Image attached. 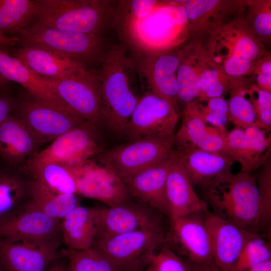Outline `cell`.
I'll use <instances>...</instances> for the list:
<instances>
[{"mask_svg": "<svg viewBox=\"0 0 271 271\" xmlns=\"http://www.w3.org/2000/svg\"><path fill=\"white\" fill-rule=\"evenodd\" d=\"M96 75L100 84L104 128L121 135L141 96L136 61L122 46L105 52Z\"/></svg>", "mask_w": 271, "mask_h": 271, "instance_id": "cell-1", "label": "cell"}, {"mask_svg": "<svg viewBox=\"0 0 271 271\" xmlns=\"http://www.w3.org/2000/svg\"><path fill=\"white\" fill-rule=\"evenodd\" d=\"M204 187V200L212 213L247 231L262 235L260 198L255 174L242 171L233 174L229 170Z\"/></svg>", "mask_w": 271, "mask_h": 271, "instance_id": "cell-2", "label": "cell"}, {"mask_svg": "<svg viewBox=\"0 0 271 271\" xmlns=\"http://www.w3.org/2000/svg\"><path fill=\"white\" fill-rule=\"evenodd\" d=\"M209 35L203 47L212 62L230 77L241 79L251 74L266 53L241 14Z\"/></svg>", "mask_w": 271, "mask_h": 271, "instance_id": "cell-3", "label": "cell"}, {"mask_svg": "<svg viewBox=\"0 0 271 271\" xmlns=\"http://www.w3.org/2000/svg\"><path fill=\"white\" fill-rule=\"evenodd\" d=\"M122 26L132 43L146 54L177 48L190 32L182 1H160L148 16Z\"/></svg>", "mask_w": 271, "mask_h": 271, "instance_id": "cell-4", "label": "cell"}, {"mask_svg": "<svg viewBox=\"0 0 271 271\" xmlns=\"http://www.w3.org/2000/svg\"><path fill=\"white\" fill-rule=\"evenodd\" d=\"M115 3L105 0H35L34 21L60 30L99 35L114 22Z\"/></svg>", "mask_w": 271, "mask_h": 271, "instance_id": "cell-5", "label": "cell"}, {"mask_svg": "<svg viewBox=\"0 0 271 271\" xmlns=\"http://www.w3.org/2000/svg\"><path fill=\"white\" fill-rule=\"evenodd\" d=\"M21 46L51 51L86 66L100 62L105 52L100 35L60 30L34 21L17 36Z\"/></svg>", "mask_w": 271, "mask_h": 271, "instance_id": "cell-6", "label": "cell"}, {"mask_svg": "<svg viewBox=\"0 0 271 271\" xmlns=\"http://www.w3.org/2000/svg\"><path fill=\"white\" fill-rule=\"evenodd\" d=\"M102 129L85 121L58 137L26 163L29 172L48 163L69 165L92 159L107 149Z\"/></svg>", "mask_w": 271, "mask_h": 271, "instance_id": "cell-7", "label": "cell"}, {"mask_svg": "<svg viewBox=\"0 0 271 271\" xmlns=\"http://www.w3.org/2000/svg\"><path fill=\"white\" fill-rule=\"evenodd\" d=\"M167 239L165 230H140L95 241L92 247L119 271H141Z\"/></svg>", "mask_w": 271, "mask_h": 271, "instance_id": "cell-8", "label": "cell"}, {"mask_svg": "<svg viewBox=\"0 0 271 271\" xmlns=\"http://www.w3.org/2000/svg\"><path fill=\"white\" fill-rule=\"evenodd\" d=\"M11 114L22 121L40 146L50 143L86 121L72 111L39 99L27 92L16 98Z\"/></svg>", "mask_w": 271, "mask_h": 271, "instance_id": "cell-9", "label": "cell"}, {"mask_svg": "<svg viewBox=\"0 0 271 271\" xmlns=\"http://www.w3.org/2000/svg\"><path fill=\"white\" fill-rule=\"evenodd\" d=\"M174 137L144 139L116 145L93 158L111 169L121 180L174 156Z\"/></svg>", "mask_w": 271, "mask_h": 271, "instance_id": "cell-10", "label": "cell"}, {"mask_svg": "<svg viewBox=\"0 0 271 271\" xmlns=\"http://www.w3.org/2000/svg\"><path fill=\"white\" fill-rule=\"evenodd\" d=\"M142 93L121 135L127 141L173 137L179 112L167 100L151 92Z\"/></svg>", "mask_w": 271, "mask_h": 271, "instance_id": "cell-11", "label": "cell"}, {"mask_svg": "<svg viewBox=\"0 0 271 271\" xmlns=\"http://www.w3.org/2000/svg\"><path fill=\"white\" fill-rule=\"evenodd\" d=\"M47 81L71 110L85 121L104 129L100 84L96 73L85 68L71 76Z\"/></svg>", "mask_w": 271, "mask_h": 271, "instance_id": "cell-12", "label": "cell"}, {"mask_svg": "<svg viewBox=\"0 0 271 271\" xmlns=\"http://www.w3.org/2000/svg\"><path fill=\"white\" fill-rule=\"evenodd\" d=\"M75 181L77 195L100 201L108 207L130 199L121 179L110 168L92 158L64 165Z\"/></svg>", "mask_w": 271, "mask_h": 271, "instance_id": "cell-13", "label": "cell"}, {"mask_svg": "<svg viewBox=\"0 0 271 271\" xmlns=\"http://www.w3.org/2000/svg\"><path fill=\"white\" fill-rule=\"evenodd\" d=\"M60 246V238L0 237V262L8 271H46L64 255Z\"/></svg>", "mask_w": 271, "mask_h": 271, "instance_id": "cell-14", "label": "cell"}, {"mask_svg": "<svg viewBox=\"0 0 271 271\" xmlns=\"http://www.w3.org/2000/svg\"><path fill=\"white\" fill-rule=\"evenodd\" d=\"M98 208L99 226L94 242L130 232L165 230L164 214L133 197L114 207Z\"/></svg>", "mask_w": 271, "mask_h": 271, "instance_id": "cell-15", "label": "cell"}, {"mask_svg": "<svg viewBox=\"0 0 271 271\" xmlns=\"http://www.w3.org/2000/svg\"><path fill=\"white\" fill-rule=\"evenodd\" d=\"M182 49L146 54L136 62L140 91L153 93L170 102L179 112L177 71Z\"/></svg>", "mask_w": 271, "mask_h": 271, "instance_id": "cell-16", "label": "cell"}, {"mask_svg": "<svg viewBox=\"0 0 271 271\" xmlns=\"http://www.w3.org/2000/svg\"><path fill=\"white\" fill-rule=\"evenodd\" d=\"M223 152L239 163L240 171L253 173L270 160L271 136L256 126L234 128L225 136Z\"/></svg>", "mask_w": 271, "mask_h": 271, "instance_id": "cell-17", "label": "cell"}, {"mask_svg": "<svg viewBox=\"0 0 271 271\" xmlns=\"http://www.w3.org/2000/svg\"><path fill=\"white\" fill-rule=\"evenodd\" d=\"M205 221L214 264L221 271H236L237 262L245 244L259 234L247 231L209 210L205 213Z\"/></svg>", "mask_w": 271, "mask_h": 271, "instance_id": "cell-18", "label": "cell"}, {"mask_svg": "<svg viewBox=\"0 0 271 271\" xmlns=\"http://www.w3.org/2000/svg\"><path fill=\"white\" fill-rule=\"evenodd\" d=\"M206 211L170 219L171 239L192 263L199 265L214 263L205 221Z\"/></svg>", "mask_w": 271, "mask_h": 271, "instance_id": "cell-19", "label": "cell"}, {"mask_svg": "<svg viewBox=\"0 0 271 271\" xmlns=\"http://www.w3.org/2000/svg\"><path fill=\"white\" fill-rule=\"evenodd\" d=\"M226 133L205 122L198 112L196 99L184 106L181 125L174 136V150L196 148L212 152H223Z\"/></svg>", "mask_w": 271, "mask_h": 271, "instance_id": "cell-20", "label": "cell"}, {"mask_svg": "<svg viewBox=\"0 0 271 271\" xmlns=\"http://www.w3.org/2000/svg\"><path fill=\"white\" fill-rule=\"evenodd\" d=\"M193 187L183 165L174 153L166 185L169 219L208 210L207 203L198 197Z\"/></svg>", "mask_w": 271, "mask_h": 271, "instance_id": "cell-21", "label": "cell"}, {"mask_svg": "<svg viewBox=\"0 0 271 271\" xmlns=\"http://www.w3.org/2000/svg\"><path fill=\"white\" fill-rule=\"evenodd\" d=\"M174 156L167 161L150 166L121 180L132 197L167 216L166 185Z\"/></svg>", "mask_w": 271, "mask_h": 271, "instance_id": "cell-22", "label": "cell"}, {"mask_svg": "<svg viewBox=\"0 0 271 271\" xmlns=\"http://www.w3.org/2000/svg\"><path fill=\"white\" fill-rule=\"evenodd\" d=\"M33 179L25 167H14L0 162V225L28 207Z\"/></svg>", "mask_w": 271, "mask_h": 271, "instance_id": "cell-23", "label": "cell"}, {"mask_svg": "<svg viewBox=\"0 0 271 271\" xmlns=\"http://www.w3.org/2000/svg\"><path fill=\"white\" fill-rule=\"evenodd\" d=\"M182 2L190 31L209 35L230 22L228 17L232 14H240L245 1L187 0Z\"/></svg>", "mask_w": 271, "mask_h": 271, "instance_id": "cell-24", "label": "cell"}, {"mask_svg": "<svg viewBox=\"0 0 271 271\" xmlns=\"http://www.w3.org/2000/svg\"><path fill=\"white\" fill-rule=\"evenodd\" d=\"M41 146L22 121L13 114L0 126V162L24 167Z\"/></svg>", "mask_w": 271, "mask_h": 271, "instance_id": "cell-25", "label": "cell"}, {"mask_svg": "<svg viewBox=\"0 0 271 271\" xmlns=\"http://www.w3.org/2000/svg\"><path fill=\"white\" fill-rule=\"evenodd\" d=\"M12 56L46 80L63 79L86 68L66 57L36 47L21 46L15 50Z\"/></svg>", "mask_w": 271, "mask_h": 271, "instance_id": "cell-26", "label": "cell"}, {"mask_svg": "<svg viewBox=\"0 0 271 271\" xmlns=\"http://www.w3.org/2000/svg\"><path fill=\"white\" fill-rule=\"evenodd\" d=\"M174 151L193 186H205L218 176L231 170L234 163L224 152H212L196 148Z\"/></svg>", "mask_w": 271, "mask_h": 271, "instance_id": "cell-27", "label": "cell"}, {"mask_svg": "<svg viewBox=\"0 0 271 271\" xmlns=\"http://www.w3.org/2000/svg\"><path fill=\"white\" fill-rule=\"evenodd\" d=\"M0 75L8 81L21 84L27 93L35 97L72 111L58 96L51 82L37 76L19 60L1 49Z\"/></svg>", "mask_w": 271, "mask_h": 271, "instance_id": "cell-28", "label": "cell"}, {"mask_svg": "<svg viewBox=\"0 0 271 271\" xmlns=\"http://www.w3.org/2000/svg\"><path fill=\"white\" fill-rule=\"evenodd\" d=\"M33 239L61 237V221L54 219L29 204L22 212L0 225V237Z\"/></svg>", "mask_w": 271, "mask_h": 271, "instance_id": "cell-29", "label": "cell"}, {"mask_svg": "<svg viewBox=\"0 0 271 271\" xmlns=\"http://www.w3.org/2000/svg\"><path fill=\"white\" fill-rule=\"evenodd\" d=\"M99 226L98 208L79 205L61 221V237L67 249L92 247Z\"/></svg>", "mask_w": 271, "mask_h": 271, "instance_id": "cell-30", "label": "cell"}, {"mask_svg": "<svg viewBox=\"0 0 271 271\" xmlns=\"http://www.w3.org/2000/svg\"><path fill=\"white\" fill-rule=\"evenodd\" d=\"M202 51L200 44L182 49L177 71V98L178 103H181L184 106L199 97Z\"/></svg>", "mask_w": 271, "mask_h": 271, "instance_id": "cell-31", "label": "cell"}, {"mask_svg": "<svg viewBox=\"0 0 271 271\" xmlns=\"http://www.w3.org/2000/svg\"><path fill=\"white\" fill-rule=\"evenodd\" d=\"M250 85L245 80L227 76L223 73L211 61L202 46L200 93L198 100L222 97L230 94L233 90Z\"/></svg>", "mask_w": 271, "mask_h": 271, "instance_id": "cell-32", "label": "cell"}, {"mask_svg": "<svg viewBox=\"0 0 271 271\" xmlns=\"http://www.w3.org/2000/svg\"><path fill=\"white\" fill-rule=\"evenodd\" d=\"M29 204L49 217L59 221L80 205L76 194L56 193L34 178L32 183Z\"/></svg>", "mask_w": 271, "mask_h": 271, "instance_id": "cell-33", "label": "cell"}, {"mask_svg": "<svg viewBox=\"0 0 271 271\" xmlns=\"http://www.w3.org/2000/svg\"><path fill=\"white\" fill-rule=\"evenodd\" d=\"M35 9V0H0V32L17 37L33 22Z\"/></svg>", "mask_w": 271, "mask_h": 271, "instance_id": "cell-34", "label": "cell"}, {"mask_svg": "<svg viewBox=\"0 0 271 271\" xmlns=\"http://www.w3.org/2000/svg\"><path fill=\"white\" fill-rule=\"evenodd\" d=\"M29 173L56 193L77 195L74 178L68 168L62 164L46 163L37 167Z\"/></svg>", "mask_w": 271, "mask_h": 271, "instance_id": "cell-35", "label": "cell"}, {"mask_svg": "<svg viewBox=\"0 0 271 271\" xmlns=\"http://www.w3.org/2000/svg\"><path fill=\"white\" fill-rule=\"evenodd\" d=\"M249 86L237 88L229 94L227 100L228 120L234 125V128L258 127L254 109L247 94Z\"/></svg>", "mask_w": 271, "mask_h": 271, "instance_id": "cell-36", "label": "cell"}, {"mask_svg": "<svg viewBox=\"0 0 271 271\" xmlns=\"http://www.w3.org/2000/svg\"><path fill=\"white\" fill-rule=\"evenodd\" d=\"M62 252L68 260L70 271H119L93 247L80 250L66 249Z\"/></svg>", "mask_w": 271, "mask_h": 271, "instance_id": "cell-37", "label": "cell"}, {"mask_svg": "<svg viewBox=\"0 0 271 271\" xmlns=\"http://www.w3.org/2000/svg\"><path fill=\"white\" fill-rule=\"evenodd\" d=\"M270 1L245 2L247 15L243 18L255 35L262 41H269L271 36Z\"/></svg>", "mask_w": 271, "mask_h": 271, "instance_id": "cell-38", "label": "cell"}, {"mask_svg": "<svg viewBox=\"0 0 271 271\" xmlns=\"http://www.w3.org/2000/svg\"><path fill=\"white\" fill-rule=\"evenodd\" d=\"M271 260L270 241L262 235H257L250 239L245 244L238 257L236 271L248 269Z\"/></svg>", "mask_w": 271, "mask_h": 271, "instance_id": "cell-39", "label": "cell"}, {"mask_svg": "<svg viewBox=\"0 0 271 271\" xmlns=\"http://www.w3.org/2000/svg\"><path fill=\"white\" fill-rule=\"evenodd\" d=\"M197 101L198 112L205 122L226 134L229 122L227 100L219 97Z\"/></svg>", "mask_w": 271, "mask_h": 271, "instance_id": "cell-40", "label": "cell"}, {"mask_svg": "<svg viewBox=\"0 0 271 271\" xmlns=\"http://www.w3.org/2000/svg\"><path fill=\"white\" fill-rule=\"evenodd\" d=\"M160 1H120L117 3L114 22L122 25L129 22L144 19L156 7Z\"/></svg>", "mask_w": 271, "mask_h": 271, "instance_id": "cell-41", "label": "cell"}, {"mask_svg": "<svg viewBox=\"0 0 271 271\" xmlns=\"http://www.w3.org/2000/svg\"><path fill=\"white\" fill-rule=\"evenodd\" d=\"M263 167L261 172L256 175L259 189L261 210L262 235L270 233L271 222V164L270 160Z\"/></svg>", "mask_w": 271, "mask_h": 271, "instance_id": "cell-42", "label": "cell"}, {"mask_svg": "<svg viewBox=\"0 0 271 271\" xmlns=\"http://www.w3.org/2000/svg\"><path fill=\"white\" fill-rule=\"evenodd\" d=\"M251 102L258 127L269 132L271 129V92L251 84L247 90Z\"/></svg>", "mask_w": 271, "mask_h": 271, "instance_id": "cell-43", "label": "cell"}, {"mask_svg": "<svg viewBox=\"0 0 271 271\" xmlns=\"http://www.w3.org/2000/svg\"><path fill=\"white\" fill-rule=\"evenodd\" d=\"M160 248L150 262L154 271H191L169 246L163 245Z\"/></svg>", "mask_w": 271, "mask_h": 271, "instance_id": "cell-44", "label": "cell"}, {"mask_svg": "<svg viewBox=\"0 0 271 271\" xmlns=\"http://www.w3.org/2000/svg\"><path fill=\"white\" fill-rule=\"evenodd\" d=\"M252 73L256 83L255 85L263 90L271 92L270 54L266 53L258 61Z\"/></svg>", "mask_w": 271, "mask_h": 271, "instance_id": "cell-45", "label": "cell"}, {"mask_svg": "<svg viewBox=\"0 0 271 271\" xmlns=\"http://www.w3.org/2000/svg\"><path fill=\"white\" fill-rule=\"evenodd\" d=\"M16 98L4 91L0 92V126L12 113Z\"/></svg>", "mask_w": 271, "mask_h": 271, "instance_id": "cell-46", "label": "cell"}, {"mask_svg": "<svg viewBox=\"0 0 271 271\" xmlns=\"http://www.w3.org/2000/svg\"><path fill=\"white\" fill-rule=\"evenodd\" d=\"M46 271H70L66 257L64 254L61 257L54 260Z\"/></svg>", "mask_w": 271, "mask_h": 271, "instance_id": "cell-47", "label": "cell"}, {"mask_svg": "<svg viewBox=\"0 0 271 271\" xmlns=\"http://www.w3.org/2000/svg\"><path fill=\"white\" fill-rule=\"evenodd\" d=\"M19 43V40L17 37H9L0 32V47H7Z\"/></svg>", "mask_w": 271, "mask_h": 271, "instance_id": "cell-48", "label": "cell"}, {"mask_svg": "<svg viewBox=\"0 0 271 271\" xmlns=\"http://www.w3.org/2000/svg\"><path fill=\"white\" fill-rule=\"evenodd\" d=\"M191 271H221L214 263L209 265H199L192 263Z\"/></svg>", "mask_w": 271, "mask_h": 271, "instance_id": "cell-49", "label": "cell"}, {"mask_svg": "<svg viewBox=\"0 0 271 271\" xmlns=\"http://www.w3.org/2000/svg\"><path fill=\"white\" fill-rule=\"evenodd\" d=\"M245 271H271V260L252 267Z\"/></svg>", "mask_w": 271, "mask_h": 271, "instance_id": "cell-50", "label": "cell"}, {"mask_svg": "<svg viewBox=\"0 0 271 271\" xmlns=\"http://www.w3.org/2000/svg\"><path fill=\"white\" fill-rule=\"evenodd\" d=\"M8 81L0 75V90L4 89L8 84Z\"/></svg>", "mask_w": 271, "mask_h": 271, "instance_id": "cell-51", "label": "cell"}, {"mask_svg": "<svg viewBox=\"0 0 271 271\" xmlns=\"http://www.w3.org/2000/svg\"><path fill=\"white\" fill-rule=\"evenodd\" d=\"M145 271H154L152 266H151L150 263L148 265L147 268Z\"/></svg>", "mask_w": 271, "mask_h": 271, "instance_id": "cell-52", "label": "cell"}, {"mask_svg": "<svg viewBox=\"0 0 271 271\" xmlns=\"http://www.w3.org/2000/svg\"><path fill=\"white\" fill-rule=\"evenodd\" d=\"M2 269H3V267H2V264H1V262H0V271H1Z\"/></svg>", "mask_w": 271, "mask_h": 271, "instance_id": "cell-53", "label": "cell"}, {"mask_svg": "<svg viewBox=\"0 0 271 271\" xmlns=\"http://www.w3.org/2000/svg\"><path fill=\"white\" fill-rule=\"evenodd\" d=\"M1 271H8V270H5V269H4L3 268Z\"/></svg>", "mask_w": 271, "mask_h": 271, "instance_id": "cell-54", "label": "cell"}, {"mask_svg": "<svg viewBox=\"0 0 271 271\" xmlns=\"http://www.w3.org/2000/svg\"><path fill=\"white\" fill-rule=\"evenodd\" d=\"M69 270H70V269H69Z\"/></svg>", "mask_w": 271, "mask_h": 271, "instance_id": "cell-55", "label": "cell"}]
</instances>
